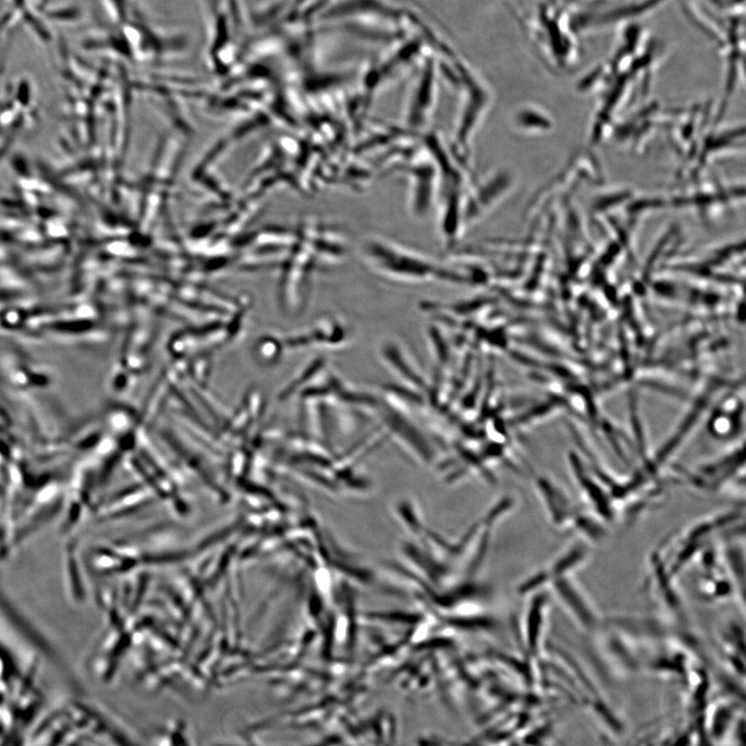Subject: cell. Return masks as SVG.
Listing matches in <instances>:
<instances>
[{
	"label": "cell",
	"instance_id": "cell-1",
	"mask_svg": "<svg viewBox=\"0 0 746 746\" xmlns=\"http://www.w3.org/2000/svg\"><path fill=\"white\" fill-rule=\"evenodd\" d=\"M361 250L366 263L385 277L422 281L440 275V269L424 255L383 238H367Z\"/></svg>",
	"mask_w": 746,
	"mask_h": 746
},
{
	"label": "cell",
	"instance_id": "cell-2",
	"mask_svg": "<svg viewBox=\"0 0 746 746\" xmlns=\"http://www.w3.org/2000/svg\"><path fill=\"white\" fill-rule=\"evenodd\" d=\"M492 178H486L474 189L466 199L464 197V224L465 227L480 220L487 212L494 209L500 202L503 194L508 189V177L504 172H498Z\"/></svg>",
	"mask_w": 746,
	"mask_h": 746
},
{
	"label": "cell",
	"instance_id": "cell-3",
	"mask_svg": "<svg viewBox=\"0 0 746 746\" xmlns=\"http://www.w3.org/2000/svg\"><path fill=\"white\" fill-rule=\"evenodd\" d=\"M553 585L567 611L575 617L582 627L594 630L599 624L598 613L578 585L565 576L564 578H555Z\"/></svg>",
	"mask_w": 746,
	"mask_h": 746
},
{
	"label": "cell",
	"instance_id": "cell-4",
	"mask_svg": "<svg viewBox=\"0 0 746 746\" xmlns=\"http://www.w3.org/2000/svg\"><path fill=\"white\" fill-rule=\"evenodd\" d=\"M538 490L553 524L559 528L571 527L579 511L568 496L547 479L538 480Z\"/></svg>",
	"mask_w": 746,
	"mask_h": 746
}]
</instances>
